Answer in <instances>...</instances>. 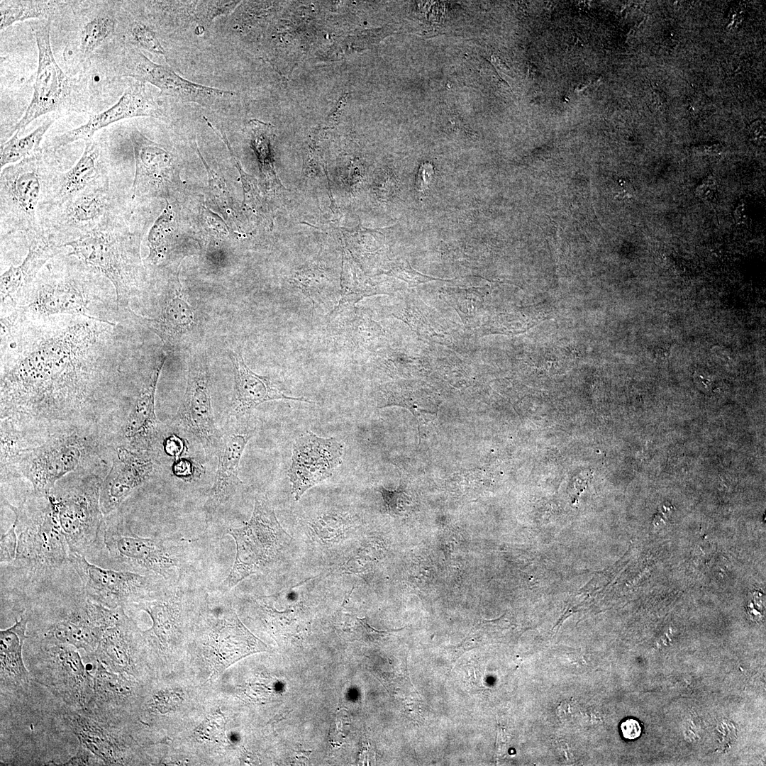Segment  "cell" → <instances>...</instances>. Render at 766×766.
Listing matches in <instances>:
<instances>
[{"label":"cell","mask_w":766,"mask_h":766,"mask_svg":"<svg viewBox=\"0 0 766 766\" xmlns=\"http://www.w3.org/2000/svg\"><path fill=\"white\" fill-rule=\"evenodd\" d=\"M131 34L134 40L146 50L156 55H165L155 33L146 25L134 22L131 26Z\"/></svg>","instance_id":"8d00e7d4"},{"label":"cell","mask_w":766,"mask_h":766,"mask_svg":"<svg viewBox=\"0 0 766 766\" xmlns=\"http://www.w3.org/2000/svg\"><path fill=\"white\" fill-rule=\"evenodd\" d=\"M106 176L45 215L43 229L62 247L116 216Z\"/></svg>","instance_id":"9c48e42d"},{"label":"cell","mask_w":766,"mask_h":766,"mask_svg":"<svg viewBox=\"0 0 766 766\" xmlns=\"http://www.w3.org/2000/svg\"><path fill=\"white\" fill-rule=\"evenodd\" d=\"M135 321L157 335L165 345L173 342L190 328L194 321L192 307L179 292L170 293L161 313L155 318H148L132 311Z\"/></svg>","instance_id":"f546056e"},{"label":"cell","mask_w":766,"mask_h":766,"mask_svg":"<svg viewBox=\"0 0 766 766\" xmlns=\"http://www.w3.org/2000/svg\"><path fill=\"white\" fill-rule=\"evenodd\" d=\"M103 542L110 557L132 572L168 580L179 561L162 538L142 537L121 525L105 522Z\"/></svg>","instance_id":"7c38bea8"},{"label":"cell","mask_w":766,"mask_h":766,"mask_svg":"<svg viewBox=\"0 0 766 766\" xmlns=\"http://www.w3.org/2000/svg\"><path fill=\"white\" fill-rule=\"evenodd\" d=\"M2 502L15 516L17 548L11 562L14 568L37 577L70 563L71 549L46 494L30 492L18 506L6 499Z\"/></svg>","instance_id":"5b68a950"},{"label":"cell","mask_w":766,"mask_h":766,"mask_svg":"<svg viewBox=\"0 0 766 766\" xmlns=\"http://www.w3.org/2000/svg\"><path fill=\"white\" fill-rule=\"evenodd\" d=\"M344 445L335 438H321L306 431L293 445L287 475L296 501L310 488L331 477L341 465Z\"/></svg>","instance_id":"2e32d148"},{"label":"cell","mask_w":766,"mask_h":766,"mask_svg":"<svg viewBox=\"0 0 766 766\" xmlns=\"http://www.w3.org/2000/svg\"><path fill=\"white\" fill-rule=\"evenodd\" d=\"M111 464L72 472L46 494L71 551L86 556L103 540L100 491Z\"/></svg>","instance_id":"277c9868"},{"label":"cell","mask_w":766,"mask_h":766,"mask_svg":"<svg viewBox=\"0 0 766 766\" xmlns=\"http://www.w3.org/2000/svg\"><path fill=\"white\" fill-rule=\"evenodd\" d=\"M226 722L220 712L209 716L195 731V736L203 742H220L226 738Z\"/></svg>","instance_id":"d590c367"},{"label":"cell","mask_w":766,"mask_h":766,"mask_svg":"<svg viewBox=\"0 0 766 766\" xmlns=\"http://www.w3.org/2000/svg\"><path fill=\"white\" fill-rule=\"evenodd\" d=\"M54 121L55 118H47L33 131L22 138L18 137L19 133L18 132L12 135L7 141L1 145V170L40 151L42 149L40 148V145L43 138Z\"/></svg>","instance_id":"4dcf8cb0"},{"label":"cell","mask_w":766,"mask_h":766,"mask_svg":"<svg viewBox=\"0 0 766 766\" xmlns=\"http://www.w3.org/2000/svg\"><path fill=\"white\" fill-rule=\"evenodd\" d=\"M717 185L713 177H708L696 187V194L703 201L712 202L716 196Z\"/></svg>","instance_id":"60d3db41"},{"label":"cell","mask_w":766,"mask_h":766,"mask_svg":"<svg viewBox=\"0 0 766 766\" xmlns=\"http://www.w3.org/2000/svg\"><path fill=\"white\" fill-rule=\"evenodd\" d=\"M17 548V534L13 522L10 529L1 538V563H11L15 557Z\"/></svg>","instance_id":"74e56055"},{"label":"cell","mask_w":766,"mask_h":766,"mask_svg":"<svg viewBox=\"0 0 766 766\" xmlns=\"http://www.w3.org/2000/svg\"><path fill=\"white\" fill-rule=\"evenodd\" d=\"M162 111L152 96L145 89L144 83L137 81L128 87L118 101L106 110L91 115L84 124L57 135L45 148L58 149L79 140H90L94 134L118 121L134 117L160 118Z\"/></svg>","instance_id":"44dd1931"},{"label":"cell","mask_w":766,"mask_h":766,"mask_svg":"<svg viewBox=\"0 0 766 766\" xmlns=\"http://www.w3.org/2000/svg\"><path fill=\"white\" fill-rule=\"evenodd\" d=\"M68 722L81 745L94 753L103 763L117 765L123 761V752L118 738L104 723L79 714H69Z\"/></svg>","instance_id":"f1b7e54d"},{"label":"cell","mask_w":766,"mask_h":766,"mask_svg":"<svg viewBox=\"0 0 766 766\" xmlns=\"http://www.w3.org/2000/svg\"><path fill=\"white\" fill-rule=\"evenodd\" d=\"M231 359L233 367L234 395L229 416L251 413L260 404L272 400L311 402L304 397L285 394L269 377L253 372L245 364L240 353L232 352Z\"/></svg>","instance_id":"603a6c76"},{"label":"cell","mask_w":766,"mask_h":766,"mask_svg":"<svg viewBox=\"0 0 766 766\" xmlns=\"http://www.w3.org/2000/svg\"><path fill=\"white\" fill-rule=\"evenodd\" d=\"M93 678V694L84 711L98 721L111 722L116 709L131 696L130 682L121 674L109 670L99 661Z\"/></svg>","instance_id":"484cf974"},{"label":"cell","mask_w":766,"mask_h":766,"mask_svg":"<svg viewBox=\"0 0 766 766\" xmlns=\"http://www.w3.org/2000/svg\"><path fill=\"white\" fill-rule=\"evenodd\" d=\"M38 50V65L33 94L22 118L11 131L13 135L21 132L37 118L57 110L70 92L68 77L57 65L50 43V21L35 30Z\"/></svg>","instance_id":"e0dca14e"},{"label":"cell","mask_w":766,"mask_h":766,"mask_svg":"<svg viewBox=\"0 0 766 766\" xmlns=\"http://www.w3.org/2000/svg\"><path fill=\"white\" fill-rule=\"evenodd\" d=\"M491 62L494 65V66L495 67L496 70H497V72H499L500 76L504 79H505L507 82H510L511 80V79L509 77L507 72H506V67L504 66V65H503L501 63L499 58H498L495 55H493L491 57Z\"/></svg>","instance_id":"bcb514c9"},{"label":"cell","mask_w":766,"mask_h":766,"mask_svg":"<svg viewBox=\"0 0 766 766\" xmlns=\"http://www.w3.org/2000/svg\"><path fill=\"white\" fill-rule=\"evenodd\" d=\"M168 354H158L126 415L112 435L114 447L155 453L161 432L155 413V394L162 367Z\"/></svg>","instance_id":"5bb4252c"},{"label":"cell","mask_w":766,"mask_h":766,"mask_svg":"<svg viewBox=\"0 0 766 766\" xmlns=\"http://www.w3.org/2000/svg\"><path fill=\"white\" fill-rule=\"evenodd\" d=\"M27 240L28 252L22 262L1 274V317L16 308L44 265L65 248L44 231Z\"/></svg>","instance_id":"7402d4cb"},{"label":"cell","mask_w":766,"mask_h":766,"mask_svg":"<svg viewBox=\"0 0 766 766\" xmlns=\"http://www.w3.org/2000/svg\"><path fill=\"white\" fill-rule=\"evenodd\" d=\"M86 142L78 161L67 172L55 177L45 213L70 199L93 183L108 176L101 161V149L92 138Z\"/></svg>","instance_id":"cb8c5ba5"},{"label":"cell","mask_w":766,"mask_h":766,"mask_svg":"<svg viewBox=\"0 0 766 766\" xmlns=\"http://www.w3.org/2000/svg\"><path fill=\"white\" fill-rule=\"evenodd\" d=\"M125 68L126 75L142 83H150L167 96L206 109H224L231 105L235 96L232 91L201 85L183 78L170 67L151 61L138 48L128 50Z\"/></svg>","instance_id":"4fadbf2b"},{"label":"cell","mask_w":766,"mask_h":766,"mask_svg":"<svg viewBox=\"0 0 766 766\" xmlns=\"http://www.w3.org/2000/svg\"><path fill=\"white\" fill-rule=\"evenodd\" d=\"M28 618L26 614L10 628L0 631V662L1 687H23L30 682V673L22 657V650Z\"/></svg>","instance_id":"83f0119b"},{"label":"cell","mask_w":766,"mask_h":766,"mask_svg":"<svg viewBox=\"0 0 766 766\" xmlns=\"http://www.w3.org/2000/svg\"><path fill=\"white\" fill-rule=\"evenodd\" d=\"M160 465L154 453L117 446L100 491L103 514L116 511L136 489L155 475Z\"/></svg>","instance_id":"ac0fdd59"},{"label":"cell","mask_w":766,"mask_h":766,"mask_svg":"<svg viewBox=\"0 0 766 766\" xmlns=\"http://www.w3.org/2000/svg\"><path fill=\"white\" fill-rule=\"evenodd\" d=\"M123 611V607L111 609L85 595L65 616L54 623L44 636L94 655L106 630Z\"/></svg>","instance_id":"d6986e66"},{"label":"cell","mask_w":766,"mask_h":766,"mask_svg":"<svg viewBox=\"0 0 766 766\" xmlns=\"http://www.w3.org/2000/svg\"><path fill=\"white\" fill-rule=\"evenodd\" d=\"M291 711H285V712H284V713L281 714L280 715H279V716H275V717H274V718L272 719V721H274V722H276V721H280V720H282V719L284 718V717H286V716H287V715H288V714H289V713H290Z\"/></svg>","instance_id":"7dc6e473"},{"label":"cell","mask_w":766,"mask_h":766,"mask_svg":"<svg viewBox=\"0 0 766 766\" xmlns=\"http://www.w3.org/2000/svg\"><path fill=\"white\" fill-rule=\"evenodd\" d=\"M115 30V21L108 16H97L87 22L81 33V48L84 55L93 52Z\"/></svg>","instance_id":"836d02e7"},{"label":"cell","mask_w":766,"mask_h":766,"mask_svg":"<svg viewBox=\"0 0 766 766\" xmlns=\"http://www.w3.org/2000/svg\"><path fill=\"white\" fill-rule=\"evenodd\" d=\"M1 484L25 480L47 494L66 475L111 464L115 450L101 426H14L0 421Z\"/></svg>","instance_id":"7a4b0ae2"},{"label":"cell","mask_w":766,"mask_h":766,"mask_svg":"<svg viewBox=\"0 0 766 766\" xmlns=\"http://www.w3.org/2000/svg\"><path fill=\"white\" fill-rule=\"evenodd\" d=\"M126 334L83 316L1 317L0 420L113 432L126 415Z\"/></svg>","instance_id":"6da1fadb"},{"label":"cell","mask_w":766,"mask_h":766,"mask_svg":"<svg viewBox=\"0 0 766 766\" xmlns=\"http://www.w3.org/2000/svg\"><path fill=\"white\" fill-rule=\"evenodd\" d=\"M163 447L167 455L178 457L184 451V444L178 437L171 435L165 439Z\"/></svg>","instance_id":"ee69618b"},{"label":"cell","mask_w":766,"mask_h":766,"mask_svg":"<svg viewBox=\"0 0 766 766\" xmlns=\"http://www.w3.org/2000/svg\"><path fill=\"white\" fill-rule=\"evenodd\" d=\"M70 561L91 600L114 609L135 603L161 589L164 579L128 570L104 569L90 563L84 555L71 551Z\"/></svg>","instance_id":"8fae6325"},{"label":"cell","mask_w":766,"mask_h":766,"mask_svg":"<svg viewBox=\"0 0 766 766\" xmlns=\"http://www.w3.org/2000/svg\"><path fill=\"white\" fill-rule=\"evenodd\" d=\"M128 313L106 277L63 251L44 265L9 314L20 320L74 315L112 323L124 321Z\"/></svg>","instance_id":"3957f363"},{"label":"cell","mask_w":766,"mask_h":766,"mask_svg":"<svg viewBox=\"0 0 766 766\" xmlns=\"http://www.w3.org/2000/svg\"><path fill=\"white\" fill-rule=\"evenodd\" d=\"M113 216L92 231L65 245L73 255L106 277L113 285L118 301L128 309L136 286L137 268L131 260L128 240L118 230Z\"/></svg>","instance_id":"ba28073f"},{"label":"cell","mask_w":766,"mask_h":766,"mask_svg":"<svg viewBox=\"0 0 766 766\" xmlns=\"http://www.w3.org/2000/svg\"><path fill=\"white\" fill-rule=\"evenodd\" d=\"M55 177L43 162L42 150L1 170V241L18 232L28 239L43 231Z\"/></svg>","instance_id":"8992f818"},{"label":"cell","mask_w":766,"mask_h":766,"mask_svg":"<svg viewBox=\"0 0 766 766\" xmlns=\"http://www.w3.org/2000/svg\"><path fill=\"white\" fill-rule=\"evenodd\" d=\"M235 543L236 555L233 567L219 586L226 593L247 577L267 569L290 543L291 537L281 526L267 496H255L252 514L243 526L228 529Z\"/></svg>","instance_id":"52a82bcc"},{"label":"cell","mask_w":766,"mask_h":766,"mask_svg":"<svg viewBox=\"0 0 766 766\" xmlns=\"http://www.w3.org/2000/svg\"><path fill=\"white\" fill-rule=\"evenodd\" d=\"M76 649L44 636L33 670L37 682L69 705L84 710L93 694L94 678Z\"/></svg>","instance_id":"30bf717a"},{"label":"cell","mask_w":766,"mask_h":766,"mask_svg":"<svg viewBox=\"0 0 766 766\" xmlns=\"http://www.w3.org/2000/svg\"><path fill=\"white\" fill-rule=\"evenodd\" d=\"M55 9V2L51 1H1L0 29L30 18H49Z\"/></svg>","instance_id":"1f68e13d"},{"label":"cell","mask_w":766,"mask_h":766,"mask_svg":"<svg viewBox=\"0 0 766 766\" xmlns=\"http://www.w3.org/2000/svg\"><path fill=\"white\" fill-rule=\"evenodd\" d=\"M250 146L258 159L260 170L266 177L280 184L277 178L272 155L273 126L257 119L249 121Z\"/></svg>","instance_id":"d6a6232c"},{"label":"cell","mask_w":766,"mask_h":766,"mask_svg":"<svg viewBox=\"0 0 766 766\" xmlns=\"http://www.w3.org/2000/svg\"><path fill=\"white\" fill-rule=\"evenodd\" d=\"M257 422L251 413L229 416L221 430L215 454L218 458L213 484L205 504L208 514H213L226 502L242 484L239 465L249 440L255 435Z\"/></svg>","instance_id":"9a60e30c"},{"label":"cell","mask_w":766,"mask_h":766,"mask_svg":"<svg viewBox=\"0 0 766 766\" xmlns=\"http://www.w3.org/2000/svg\"><path fill=\"white\" fill-rule=\"evenodd\" d=\"M99 759L94 753L89 750L80 744L77 753L74 756L71 757L67 762H65V765H98Z\"/></svg>","instance_id":"ab89813d"},{"label":"cell","mask_w":766,"mask_h":766,"mask_svg":"<svg viewBox=\"0 0 766 766\" xmlns=\"http://www.w3.org/2000/svg\"><path fill=\"white\" fill-rule=\"evenodd\" d=\"M195 465L189 459L179 458L175 460L172 465V471L175 476L187 479H191L195 474Z\"/></svg>","instance_id":"b9f144b4"},{"label":"cell","mask_w":766,"mask_h":766,"mask_svg":"<svg viewBox=\"0 0 766 766\" xmlns=\"http://www.w3.org/2000/svg\"><path fill=\"white\" fill-rule=\"evenodd\" d=\"M621 729L623 737L629 740L638 738L641 733L640 724L632 718L624 721L621 725Z\"/></svg>","instance_id":"f6af8a7d"},{"label":"cell","mask_w":766,"mask_h":766,"mask_svg":"<svg viewBox=\"0 0 766 766\" xmlns=\"http://www.w3.org/2000/svg\"><path fill=\"white\" fill-rule=\"evenodd\" d=\"M209 382L206 363L204 360L194 362L189 369L186 392L177 415L179 424L208 455L215 454L221 433L215 423Z\"/></svg>","instance_id":"ffe728a7"},{"label":"cell","mask_w":766,"mask_h":766,"mask_svg":"<svg viewBox=\"0 0 766 766\" xmlns=\"http://www.w3.org/2000/svg\"><path fill=\"white\" fill-rule=\"evenodd\" d=\"M434 174V169L429 163L423 164L418 173L416 186L420 190L428 188Z\"/></svg>","instance_id":"7bdbcfd3"},{"label":"cell","mask_w":766,"mask_h":766,"mask_svg":"<svg viewBox=\"0 0 766 766\" xmlns=\"http://www.w3.org/2000/svg\"><path fill=\"white\" fill-rule=\"evenodd\" d=\"M131 139L135 161L133 198L155 193L163 182L165 173L170 162V155L138 130L131 132Z\"/></svg>","instance_id":"d4e9b609"},{"label":"cell","mask_w":766,"mask_h":766,"mask_svg":"<svg viewBox=\"0 0 766 766\" xmlns=\"http://www.w3.org/2000/svg\"><path fill=\"white\" fill-rule=\"evenodd\" d=\"M135 633V626L123 611L118 621L106 630L94 656L111 672L131 673L132 645Z\"/></svg>","instance_id":"4316f807"},{"label":"cell","mask_w":766,"mask_h":766,"mask_svg":"<svg viewBox=\"0 0 766 766\" xmlns=\"http://www.w3.org/2000/svg\"><path fill=\"white\" fill-rule=\"evenodd\" d=\"M240 1H196L195 15L202 27L209 26L217 16L231 13Z\"/></svg>","instance_id":"e575fe53"},{"label":"cell","mask_w":766,"mask_h":766,"mask_svg":"<svg viewBox=\"0 0 766 766\" xmlns=\"http://www.w3.org/2000/svg\"><path fill=\"white\" fill-rule=\"evenodd\" d=\"M174 695L173 692L170 691H160L153 695L152 704L161 713H165L173 709V706L179 701L180 697Z\"/></svg>","instance_id":"f35d334b"}]
</instances>
